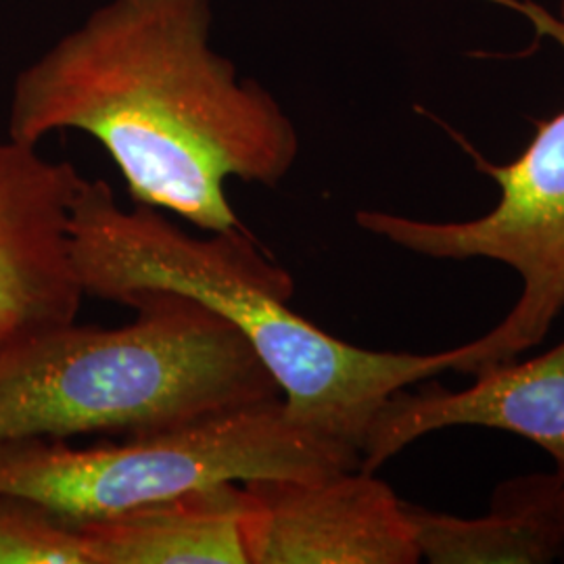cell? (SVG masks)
<instances>
[{"mask_svg":"<svg viewBox=\"0 0 564 564\" xmlns=\"http://www.w3.org/2000/svg\"><path fill=\"white\" fill-rule=\"evenodd\" d=\"M563 21H564V0H563Z\"/></svg>","mask_w":564,"mask_h":564,"instance_id":"cell-12","label":"cell"},{"mask_svg":"<svg viewBox=\"0 0 564 564\" xmlns=\"http://www.w3.org/2000/svg\"><path fill=\"white\" fill-rule=\"evenodd\" d=\"M249 564H416L405 502L375 473L241 484Z\"/></svg>","mask_w":564,"mask_h":564,"instance_id":"cell-6","label":"cell"},{"mask_svg":"<svg viewBox=\"0 0 564 564\" xmlns=\"http://www.w3.org/2000/svg\"><path fill=\"white\" fill-rule=\"evenodd\" d=\"M447 426H489L542 445L564 484V341L544 356L502 364L464 391H398L370 424L360 468L377 473L405 445Z\"/></svg>","mask_w":564,"mask_h":564,"instance_id":"cell-8","label":"cell"},{"mask_svg":"<svg viewBox=\"0 0 564 564\" xmlns=\"http://www.w3.org/2000/svg\"><path fill=\"white\" fill-rule=\"evenodd\" d=\"M354 468L358 449L295 423L282 398L93 447L42 437L0 442V494L41 502L72 523L212 485L318 479Z\"/></svg>","mask_w":564,"mask_h":564,"instance_id":"cell-4","label":"cell"},{"mask_svg":"<svg viewBox=\"0 0 564 564\" xmlns=\"http://www.w3.org/2000/svg\"><path fill=\"white\" fill-rule=\"evenodd\" d=\"M69 241L84 295L121 305L137 293L170 291L203 303L251 345L295 423L358 452L398 391L460 372L468 354V343L442 354H393L337 339L293 312V276L263 256L247 228L195 237L163 209L121 207L105 181L84 182Z\"/></svg>","mask_w":564,"mask_h":564,"instance_id":"cell-2","label":"cell"},{"mask_svg":"<svg viewBox=\"0 0 564 564\" xmlns=\"http://www.w3.org/2000/svg\"><path fill=\"white\" fill-rule=\"evenodd\" d=\"M421 556L433 564H544L564 554V484L524 475L496 487L489 512L463 519L408 505Z\"/></svg>","mask_w":564,"mask_h":564,"instance_id":"cell-10","label":"cell"},{"mask_svg":"<svg viewBox=\"0 0 564 564\" xmlns=\"http://www.w3.org/2000/svg\"><path fill=\"white\" fill-rule=\"evenodd\" d=\"M86 181L72 163L0 134V341L78 321L69 220Z\"/></svg>","mask_w":564,"mask_h":564,"instance_id":"cell-7","label":"cell"},{"mask_svg":"<svg viewBox=\"0 0 564 564\" xmlns=\"http://www.w3.org/2000/svg\"><path fill=\"white\" fill-rule=\"evenodd\" d=\"M0 564H90L76 523L30 498L0 494Z\"/></svg>","mask_w":564,"mask_h":564,"instance_id":"cell-11","label":"cell"},{"mask_svg":"<svg viewBox=\"0 0 564 564\" xmlns=\"http://www.w3.org/2000/svg\"><path fill=\"white\" fill-rule=\"evenodd\" d=\"M540 32L564 48V21L540 7L512 2ZM479 170L500 186L498 205L468 223H424L389 212L360 209L358 226L405 251L433 260H494L523 281L521 297L505 321L468 343L463 375H484L544 341L564 310V111L538 123L523 155L506 165L477 158Z\"/></svg>","mask_w":564,"mask_h":564,"instance_id":"cell-5","label":"cell"},{"mask_svg":"<svg viewBox=\"0 0 564 564\" xmlns=\"http://www.w3.org/2000/svg\"><path fill=\"white\" fill-rule=\"evenodd\" d=\"M212 0H107L15 80L7 134L39 147L59 130L101 142L130 202L203 232L245 228L232 178L279 186L300 134L260 82L212 44Z\"/></svg>","mask_w":564,"mask_h":564,"instance_id":"cell-1","label":"cell"},{"mask_svg":"<svg viewBox=\"0 0 564 564\" xmlns=\"http://www.w3.org/2000/svg\"><path fill=\"white\" fill-rule=\"evenodd\" d=\"M90 564H249L241 484H220L76 523Z\"/></svg>","mask_w":564,"mask_h":564,"instance_id":"cell-9","label":"cell"},{"mask_svg":"<svg viewBox=\"0 0 564 564\" xmlns=\"http://www.w3.org/2000/svg\"><path fill=\"white\" fill-rule=\"evenodd\" d=\"M118 328L74 323L0 341V442L134 437L281 389L241 333L181 293L144 291Z\"/></svg>","mask_w":564,"mask_h":564,"instance_id":"cell-3","label":"cell"}]
</instances>
